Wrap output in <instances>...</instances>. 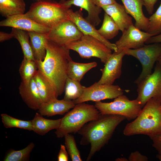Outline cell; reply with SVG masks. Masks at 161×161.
Segmentation results:
<instances>
[{
	"label": "cell",
	"mask_w": 161,
	"mask_h": 161,
	"mask_svg": "<svg viewBox=\"0 0 161 161\" xmlns=\"http://www.w3.org/2000/svg\"><path fill=\"white\" fill-rule=\"evenodd\" d=\"M156 157L161 161V154H158L156 156Z\"/></svg>",
	"instance_id": "obj_43"
},
{
	"label": "cell",
	"mask_w": 161,
	"mask_h": 161,
	"mask_svg": "<svg viewBox=\"0 0 161 161\" xmlns=\"http://www.w3.org/2000/svg\"><path fill=\"white\" fill-rule=\"evenodd\" d=\"M128 160L129 161H147L148 158L142 154L139 151H135L131 153Z\"/></svg>",
	"instance_id": "obj_34"
},
{
	"label": "cell",
	"mask_w": 161,
	"mask_h": 161,
	"mask_svg": "<svg viewBox=\"0 0 161 161\" xmlns=\"http://www.w3.org/2000/svg\"><path fill=\"white\" fill-rule=\"evenodd\" d=\"M126 136L142 134L149 137L161 134V99L152 98L148 100L137 117L125 127Z\"/></svg>",
	"instance_id": "obj_3"
},
{
	"label": "cell",
	"mask_w": 161,
	"mask_h": 161,
	"mask_svg": "<svg viewBox=\"0 0 161 161\" xmlns=\"http://www.w3.org/2000/svg\"><path fill=\"white\" fill-rule=\"evenodd\" d=\"M68 13L69 19L76 24L83 35H89L96 38L112 50L114 52H117V48L115 44L111 43L101 36L95 26L83 17L80 10L74 12L70 8Z\"/></svg>",
	"instance_id": "obj_15"
},
{
	"label": "cell",
	"mask_w": 161,
	"mask_h": 161,
	"mask_svg": "<svg viewBox=\"0 0 161 161\" xmlns=\"http://www.w3.org/2000/svg\"><path fill=\"white\" fill-rule=\"evenodd\" d=\"M70 8L64 3L63 0L59 2L51 0H38L31 4L25 14L37 23L51 29L69 19L68 11Z\"/></svg>",
	"instance_id": "obj_4"
},
{
	"label": "cell",
	"mask_w": 161,
	"mask_h": 161,
	"mask_svg": "<svg viewBox=\"0 0 161 161\" xmlns=\"http://www.w3.org/2000/svg\"><path fill=\"white\" fill-rule=\"evenodd\" d=\"M94 3L97 6L102 7L111 4L116 1L115 0H92Z\"/></svg>",
	"instance_id": "obj_38"
},
{
	"label": "cell",
	"mask_w": 161,
	"mask_h": 161,
	"mask_svg": "<svg viewBox=\"0 0 161 161\" xmlns=\"http://www.w3.org/2000/svg\"><path fill=\"white\" fill-rule=\"evenodd\" d=\"M115 160L116 161H128L129 160L125 157H122L117 158Z\"/></svg>",
	"instance_id": "obj_41"
},
{
	"label": "cell",
	"mask_w": 161,
	"mask_h": 161,
	"mask_svg": "<svg viewBox=\"0 0 161 161\" xmlns=\"http://www.w3.org/2000/svg\"><path fill=\"white\" fill-rule=\"evenodd\" d=\"M75 105L72 100L64 99L59 100L56 98L42 103L38 112L42 116L47 117L63 115L73 108Z\"/></svg>",
	"instance_id": "obj_19"
},
{
	"label": "cell",
	"mask_w": 161,
	"mask_h": 161,
	"mask_svg": "<svg viewBox=\"0 0 161 161\" xmlns=\"http://www.w3.org/2000/svg\"><path fill=\"white\" fill-rule=\"evenodd\" d=\"M124 51L126 55L135 57L141 64L142 72L134 82L137 84L151 73L152 69L161 52V44H145L139 48L128 49Z\"/></svg>",
	"instance_id": "obj_8"
},
{
	"label": "cell",
	"mask_w": 161,
	"mask_h": 161,
	"mask_svg": "<svg viewBox=\"0 0 161 161\" xmlns=\"http://www.w3.org/2000/svg\"><path fill=\"white\" fill-rule=\"evenodd\" d=\"M153 142L152 145L158 154H161V134L150 137Z\"/></svg>",
	"instance_id": "obj_35"
},
{
	"label": "cell",
	"mask_w": 161,
	"mask_h": 161,
	"mask_svg": "<svg viewBox=\"0 0 161 161\" xmlns=\"http://www.w3.org/2000/svg\"><path fill=\"white\" fill-rule=\"evenodd\" d=\"M85 86H82L80 82L67 77L65 86V95L64 99L73 100L82 95Z\"/></svg>",
	"instance_id": "obj_28"
},
{
	"label": "cell",
	"mask_w": 161,
	"mask_h": 161,
	"mask_svg": "<svg viewBox=\"0 0 161 161\" xmlns=\"http://www.w3.org/2000/svg\"><path fill=\"white\" fill-rule=\"evenodd\" d=\"M1 117L3 125L6 128H16L29 131H32L31 120L19 119L5 113L1 114Z\"/></svg>",
	"instance_id": "obj_31"
},
{
	"label": "cell",
	"mask_w": 161,
	"mask_h": 161,
	"mask_svg": "<svg viewBox=\"0 0 161 161\" xmlns=\"http://www.w3.org/2000/svg\"><path fill=\"white\" fill-rule=\"evenodd\" d=\"M97 64L93 62L89 63L75 62L72 59L69 62L67 68L68 77L80 82L84 75L89 70L96 66Z\"/></svg>",
	"instance_id": "obj_24"
},
{
	"label": "cell",
	"mask_w": 161,
	"mask_h": 161,
	"mask_svg": "<svg viewBox=\"0 0 161 161\" xmlns=\"http://www.w3.org/2000/svg\"><path fill=\"white\" fill-rule=\"evenodd\" d=\"M13 37V35L11 33H7L3 32H0V42H2L7 40Z\"/></svg>",
	"instance_id": "obj_40"
},
{
	"label": "cell",
	"mask_w": 161,
	"mask_h": 161,
	"mask_svg": "<svg viewBox=\"0 0 161 161\" xmlns=\"http://www.w3.org/2000/svg\"><path fill=\"white\" fill-rule=\"evenodd\" d=\"M46 34L49 40L64 46L79 39L83 35L76 24L69 19L52 27Z\"/></svg>",
	"instance_id": "obj_11"
},
{
	"label": "cell",
	"mask_w": 161,
	"mask_h": 161,
	"mask_svg": "<svg viewBox=\"0 0 161 161\" xmlns=\"http://www.w3.org/2000/svg\"><path fill=\"white\" fill-rule=\"evenodd\" d=\"M123 93V90L118 85L96 82L89 87H85L81 96L72 101L75 104L89 101L97 102L115 98Z\"/></svg>",
	"instance_id": "obj_10"
},
{
	"label": "cell",
	"mask_w": 161,
	"mask_h": 161,
	"mask_svg": "<svg viewBox=\"0 0 161 161\" xmlns=\"http://www.w3.org/2000/svg\"><path fill=\"white\" fill-rule=\"evenodd\" d=\"M149 24L146 32L153 36L161 34V1L155 13L149 18Z\"/></svg>",
	"instance_id": "obj_32"
},
{
	"label": "cell",
	"mask_w": 161,
	"mask_h": 161,
	"mask_svg": "<svg viewBox=\"0 0 161 161\" xmlns=\"http://www.w3.org/2000/svg\"><path fill=\"white\" fill-rule=\"evenodd\" d=\"M65 46L77 52L82 58H97L104 64L112 54L111 49L96 38L88 35H83L79 39Z\"/></svg>",
	"instance_id": "obj_6"
},
{
	"label": "cell",
	"mask_w": 161,
	"mask_h": 161,
	"mask_svg": "<svg viewBox=\"0 0 161 161\" xmlns=\"http://www.w3.org/2000/svg\"><path fill=\"white\" fill-rule=\"evenodd\" d=\"M102 8L112 18L122 32L133 24L131 17L127 13L124 5L116 1Z\"/></svg>",
	"instance_id": "obj_17"
},
{
	"label": "cell",
	"mask_w": 161,
	"mask_h": 161,
	"mask_svg": "<svg viewBox=\"0 0 161 161\" xmlns=\"http://www.w3.org/2000/svg\"><path fill=\"white\" fill-rule=\"evenodd\" d=\"M95 106L101 114L121 115L129 120L135 119L143 108L137 99L130 100L123 94L111 102H96Z\"/></svg>",
	"instance_id": "obj_7"
},
{
	"label": "cell",
	"mask_w": 161,
	"mask_h": 161,
	"mask_svg": "<svg viewBox=\"0 0 161 161\" xmlns=\"http://www.w3.org/2000/svg\"><path fill=\"white\" fill-rule=\"evenodd\" d=\"M153 35L143 31L133 24L123 32L115 42L117 53L130 49H137L143 47L146 41Z\"/></svg>",
	"instance_id": "obj_12"
},
{
	"label": "cell",
	"mask_w": 161,
	"mask_h": 161,
	"mask_svg": "<svg viewBox=\"0 0 161 161\" xmlns=\"http://www.w3.org/2000/svg\"><path fill=\"white\" fill-rule=\"evenodd\" d=\"M64 137L65 145L72 160L82 161L80 153L77 147L74 136L69 134Z\"/></svg>",
	"instance_id": "obj_33"
},
{
	"label": "cell",
	"mask_w": 161,
	"mask_h": 161,
	"mask_svg": "<svg viewBox=\"0 0 161 161\" xmlns=\"http://www.w3.org/2000/svg\"><path fill=\"white\" fill-rule=\"evenodd\" d=\"M99 114L95 105L84 102L76 104L61 118L60 126L55 132L56 137L61 138L67 134L78 133L87 122L97 119Z\"/></svg>",
	"instance_id": "obj_5"
},
{
	"label": "cell",
	"mask_w": 161,
	"mask_h": 161,
	"mask_svg": "<svg viewBox=\"0 0 161 161\" xmlns=\"http://www.w3.org/2000/svg\"><path fill=\"white\" fill-rule=\"evenodd\" d=\"M125 55L124 51L119 53L114 52L112 53L104 64V68L100 69L102 75L96 83L98 84H113L121 75L123 58Z\"/></svg>",
	"instance_id": "obj_13"
},
{
	"label": "cell",
	"mask_w": 161,
	"mask_h": 161,
	"mask_svg": "<svg viewBox=\"0 0 161 161\" xmlns=\"http://www.w3.org/2000/svg\"><path fill=\"white\" fill-rule=\"evenodd\" d=\"M28 32L35 60H43L46 55V45L48 40L47 34L32 31Z\"/></svg>",
	"instance_id": "obj_22"
},
{
	"label": "cell",
	"mask_w": 161,
	"mask_h": 161,
	"mask_svg": "<svg viewBox=\"0 0 161 161\" xmlns=\"http://www.w3.org/2000/svg\"><path fill=\"white\" fill-rule=\"evenodd\" d=\"M13 37L19 41L24 54V57L27 60L35 61L32 49L29 41L28 32L19 29L12 28L11 32Z\"/></svg>",
	"instance_id": "obj_26"
},
{
	"label": "cell",
	"mask_w": 161,
	"mask_h": 161,
	"mask_svg": "<svg viewBox=\"0 0 161 161\" xmlns=\"http://www.w3.org/2000/svg\"><path fill=\"white\" fill-rule=\"evenodd\" d=\"M68 154L66 151L65 145H61L60 149L58 155V161H68Z\"/></svg>",
	"instance_id": "obj_36"
},
{
	"label": "cell",
	"mask_w": 161,
	"mask_h": 161,
	"mask_svg": "<svg viewBox=\"0 0 161 161\" xmlns=\"http://www.w3.org/2000/svg\"><path fill=\"white\" fill-rule=\"evenodd\" d=\"M34 78L42 103L57 98V94L50 83L38 69Z\"/></svg>",
	"instance_id": "obj_23"
},
{
	"label": "cell",
	"mask_w": 161,
	"mask_h": 161,
	"mask_svg": "<svg viewBox=\"0 0 161 161\" xmlns=\"http://www.w3.org/2000/svg\"><path fill=\"white\" fill-rule=\"evenodd\" d=\"M69 50L65 46L48 39L44 59L35 60L38 69L51 84L58 97L65 90L68 64L72 59Z\"/></svg>",
	"instance_id": "obj_1"
},
{
	"label": "cell",
	"mask_w": 161,
	"mask_h": 161,
	"mask_svg": "<svg viewBox=\"0 0 161 161\" xmlns=\"http://www.w3.org/2000/svg\"><path fill=\"white\" fill-rule=\"evenodd\" d=\"M97 30L101 36L108 40L116 36L118 33L120 29L112 18L105 13L102 26Z\"/></svg>",
	"instance_id": "obj_27"
},
{
	"label": "cell",
	"mask_w": 161,
	"mask_h": 161,
	"mask_svg": "<svg viewBox=\"0 0 161 161\" xmlns=\"http://www.w3.org/2000/svg\"><path fill=\"white\" fill-rule=\"evenodd\" d=\"M157 62L161 65V52Z\"/></svg>",
	"instance_id": "obj_42"
},
{
	"label": "cell",
	"mask_w": 161,
	"mask_h": 161,
	"mask_svg": "<svg viewBox=\"0 0 161 161\" xmlns=\"http://www.w3.org/2000/svg\"><path fill=\"white\" fill-rule=\"evenodd\" d=\"M157 0H142L144 3V6L145 7L149 14H153L154 6Z\"/></svg>",
	"instance_id": "obj_37"
},
{
	"label": "cell",
	"mask_w": 161,
	"mask_h": 161,
	"mask_svg": "<svg viewBox=\"0 0 161 161\" xmlns=\"http://www.w3.org/2000/svg\"><path fill=\"white\" fill-rule=\"evenodd\" d=\"M35 145L33 143H31L25 148L21 150H10L5 155L4 161H25L29 160L30 153Z\"/></svg>",
	"instance_id": "obj_30"
},
{
	"label": "cell",
	"mask_w": 161,
	"mask_h": 161,
	"mask_svg": "<svg viewBox=\"0 0 161 161\" xmlns=\"http://www.w3.org/2000/svg\"><path fill=\"white\" fill-rule=\"evenodd\" d=\"M64 2L70 7L72 5H74L86 10L88 15L85 18L93 26H97L100 22L99 15L102 8L96 5L92 0H64Z\"/></svg>",
	"instance_id": "obj_20"
},
{
	"label": "cell",
	"mask_w": 161,
	"mask_h": 161,
	"mask_svg": "<svg viewBox=\"0 0 161 161\" xmlns=\"http://www.w3.org/2000/svg\"><path fill=\"white\" fill-rule=\"evenodd\" d=\"M154 43H161V34L151 37L145 42V44H149Z\"/></svg>",
	"instance_id": "obj_39"
},
{
	"label": "cell",
	"mask_w": 161,
	"mask_h": 161,
	"mask_svg": "<svg viewBox=\"0 0 161 161\" xmlns=\"http://www.w3.org/2000/svg\"><path fill=\"white\" fill-rule=\"evenodd\" d=\"M0 26L9 27L28 32L47 34L50 29L39 24L25 14H18L7 17L0 22Z\"/></svg>",
	"instance_id": "obj_14"
},
{
	"label": "cell",
	"mask_w": 161,
	"mask_h": 161,
	"mask_svg": "<svg viewBox=\"0 0 161 161\" xmlns=\"http://www.w3.org/2000/svg\"><path fill=\"white\" fill-rule=\"evenodd\" d=\"M25 7L24 0H0V13L6 18L13 15L24 14Z\"/></svg>",
	"instance_id": "obj_25"
},
{
	"label": "cell",
	"mask_w": 161,
	"mask_h": 161,
	"mask_svg": "<svg viewBox=\"0 0 161 161\" xmlns=\"http://www.w3.org/2000/svg\"><path fill=\"white\" fill-rule=\"evenodd\" d=\"M126 119L121 115L100 113L97 119L85 124L78 131L77 133L82 136L80 145H91L87 161L108 143L117 126Z\"/></svg>",
	"instance_id": "obj_2"
},
{
	"label": "cell",
	"mask_w": 161,
	"mask_h": 161,
	"mask_svg": "<svg viewBox=\"0 0 161 161\" xmlns=\"http://www.w3.org/2000/svg\"><path fill=\"white\" fill-rule=\"evenodd\" d=\"M39 113H36L31 120L32 131L36 134L44 135L50 131L57 129L60 127L61 118L57 120H50L44 118Z\"/></svg>",
	"instance_id": "obj_21"
},
{
	"label": "cell",
	"mask_w": 161,
	"mask_h": 161,
	"mask_svg": "<svg viewBox=\"0 0 161 161\" xmlns=\"http://www.w3.org/2000/svg\"><path fill=\"white\" fill-rule=\"evenodd\" d=\"M137 99L142 108L152 98L161 99V65L157 62L153 72L137 84Z\"/></svg>",
	"instance_id": "obj_9"
},
{
	"label": "cell",
	"mask_w": 161,
	"mask_h": 161,
	"mask_svg": "<svg viewBox=\"0 0 161 161\" xmlns=\"http://www.w3.org/2000/svg\"><path fill=\"white\" fill-rule=\"evenodd\" d=\"M38 70L35 61L29 60L24 57L19 69L21 82L28 83L33 78Z\"/></svg>",
	"instance_id": "obj_29"
},
{
	"label": "cell",
	"mask_w": 161,
	"mask_h": 161,
	"mask_svg": "<svg viewBox=\"0 0 161 161\" xmlns=\"http://www.w3.org/2000/svg\"><path fill=\"white\" fill-rule=\"evenodd\" d=\"M127 13L134 19V26L140 30L147 32L149 24V18L144 14L142 0H121Z\"/></svg>",
	"instance_id": "obj_18"
},
{
	"label": "cell",
	"mask_w": 161,
	"mask_h": 161,
	"mask_svg": "<svg viewBox=\"0 0 161 161\" xmlns=\"http://www.w3.org/2000/svg\"><path fill=\"white\" fill-rule=\"evenodd\" d=\"M19 93L22 100L30 108L38 110L42 102L34 77L27 83L21 82Z\"/></svg>",
	"instance_id": "obj_16"
}]
</instances>
